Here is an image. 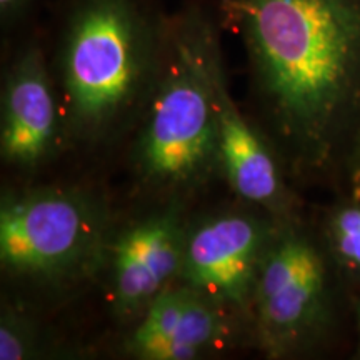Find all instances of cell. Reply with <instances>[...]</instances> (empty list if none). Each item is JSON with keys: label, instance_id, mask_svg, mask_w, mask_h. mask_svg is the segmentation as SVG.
Returning a JSON list of instances; mask_svg holds the SVG:
<instances>
[{"label": "cell", "instance_id": "cell-9", "mask_svg": "<svg viewBox=\"0 0 360 360\" xmlns=\"http://www.w3.org/2000/svg\"><path fill=\"white\" fill-rule=\"evenodd\" d=\"M237 314L174 282L135 321L125 350L142 360H192L232 339Z\"/></svg>", "mask_w": 360, "mask_h": 360}, {"label": "cell", "instance_id": "cell-8", "mask_svg": "<svg viewBox=\"0 0 360 360\" xmlns=\"http://www.w3.org/2000/svg\"><path fill=\"white\" fill-rule=\"evenodd\" d=\"M187 225L180 204L170 202L110 237V292L120 321H137L148 305L177 281Z\"/></svg>", "mask_w": 360, "mask_h": 360}, {"label": "cell", "instance_id": "cell-1", "mask_svg": "<svg viewBox=\"0 0 360 360\" xmlns=\"http://www.w3.org/2000/svg\"><path fill=\"white\" fill-rule=\"evenodd\" d=\"M217 11L244 47L278 160L326 165L360 107V0H219Z\"/></svg>", "mask_w": 360, "mask_h": 360}, {"label": "cell", "instance_id": "cell-3", "mask_svg": "<svg viewBox=\"0 0 360 360\" xmlns=\"http://www.w3.org/2000/svg\"><path fill=\"white\" fill-rule=\"evenodd\" d=\"M224 64L220 22L197 0L169 15L159 75L139 119V186L175 204L222 177L214 79Z\"/></svg>", "mask_w": 360, "mask_h": 360}, {"label": "cell", "instance_id": "cell-4", "mask_svg": "<svg viewBox=\"0 0 360 360\" xmlns=\"http://www.w3.org/2000/svg\"><path fill=\"white\" fill-rule=\"evenodd\" d=\"M109 222L101 202L75 188L4 193L0 265L12 281L64 287L92 274L107 257Z\"/></svg>", "mask_w": 360, "mask_h": 360}, {"label": "cell", "instance_id": "cell-5", "mask_svg": "<svg viewBox=\"0 0 360 360\" xmlns=\"http://www.w3.org/2000/svg\"><path fill=\"white\" fill-rule=\"evenodd\" d=\"M326 269L309 238L277 222L255 278L250 323L269 357L302 345L322 319Z\"/></svg>", "mask_w": 360, "mask_h": 360}, {"label": "cell", "instance_id": "cell-6", "mask_svg": "<svg viewBox=\"0 0 360 360\" xmlns=\"http://www.w3.org/2000/svg\"><path fill=\"white\" fill-rule=\"evenodd\" d=\"M276 225L249 212H219L188 224L175 282L250 321L255 278Z\"/></svg>", "mask_w": 360, "mask_h": 360}, {"label": "cell", "instance_id": "cell-7", "mask_svg": "<svg viewBox=\"0 0 360 360\" xmlns=\"http://www.w3.org/2000/svg\"><path fill=\"white\" fill-rule=\"evenodd\" d=\"M67 141L56 80L39 39L17 49L2 89L0 154L4 164L32 174Z\"/></svg>", "mask_w": 360, "mask_h": 360}, {"label": "cell", "instance_id": "cell-10", "mask_svg": "<svg viewBox=\"0 0 360 360\" xmlns=\"http://www.w3.org/2000/svg\"><path fill=\"white\" fill-rule=\"evenodd\" d=\"M37 352V335L32 322L12 307L0 315V360L32 359Z\"/></svg>", "mask_w": 360, "mask_h": 360}, {"label": "cell", "instance_id": "cell-11", "mask_svg": "<svg viewBox=\"0 0 360 360\" xmlns=\"http://www.w3.org/2000/svg\"><path fill=\"white\" fill-rule=\"evenodd\" d=\"M330 240L340 264L360 272V204L344 207L332 217Z\"/></svg>", "mask_w": 360, "mask_h": 360}, {"label": "cell", "instance_id": "cell-12", "mask_svg": "<svg viewBox=\"0 0 360 360\" xmlns=\"http://www.w3.org/2000/svg\"><path fill=\"white\" fill-rule=\"evenodd\" d=\"M35 0H0V22L4 30H11L29 15Z\"/></svg>", "mask_w": 360, "mask_h": 360}, {"label": "cell", "instance_id": "cell-2", "mask_svg": "<svg viewBox=\"0 0 360 360\" xmlns=\"http://www.w3.org/2000/svg\"><path fill=\"white\" fill-rule=\"evenodd\" d=\"M167 25L154 0H65L52 74L67 141L102 146L139 122Z\"/></svg>", "mask_w": 360, "mask_h": 360}]
</instances>
